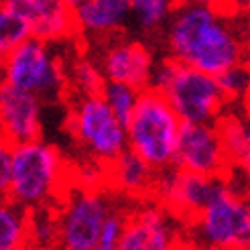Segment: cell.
I'll return each instance as SVG.
<instances>
[{
  "mask_svg": "<svg viewBox=\"0 0 250 250\" xmlns=\"http://www.w3.org/2000/svg\"><path fill=\"white\" fill-rule=\"evenodd\" d=\"M234 17L216 6L179 2L165 27L169 57L218 78L246 59V43Z\"/></svg>",
  "mask_w": 250,
  "mask_h": 250,
  "instance_id": "cell-1",
  "label": "cell"
},
{
  "mask_svg": "<svg viewBox=\"0 0 250 250\" xmlns=\"http://www.w3.org/2000/svg\"><path fill=\"white\" fill-rule=\"evenodd\" d=\"M69 167L57 146L39 141L12 146L10 185L6 197L27 209L43 208L59 195L69 177Z\"/></svg>",
  "mask_w": 250,
  "mask_h": 250,
  "instance_id": "cell-2",
  "label": "cell"
},
{
  "mask_svg": "<svg viewBox=\"0 0 250 250\" xmlns=\"http://www.w3.org/2000/svg\"><path fill=\"white\" fill-rule=\"evenodd\" d=\"M148 87L167 100L181 122H214L226 108L214 76L171 57L155 63Z\"/></svg>",
  "mask_w": 250,
  "mask_h": 250,
  "instance_id": "cell-3",
  "label": "cell"
},
{
  "mask_svg": "<svg viewBox=\"0 0 250 250\" xmlns=\"http://www.w3.org/2000/svg\"><path fill=\"white\" fill-rule=\"evenodd\" d=\"M181 124V118L157 90H141L139 102L130 118L124 122L126 148L151 169L163 171L173 165Z\"/></svg>",
  "mask_w": 250,
  "mask_h": 250,
  "instance_id": "cell-4",
  "label": "cell"
},
{
  "mask_svg": "<svg viewBox=\"0 0 250 250\" xmlns=\"http://www.w3.org/2000/svg\"><path fill=\"white\" fill-rule=\"evenodd\" d=\"M65 67L47 43L29 37L0 63V82L33 94L41 102L59 100L69 92Z\"/></svg>",
  "mask_w": 250,
  "mask_h": 250,
  "instance_id": "cell-5",
  "label": "cell"
},
{
  "mask_svg": "<svg viewBox=\"0 0 250 250\" xmlns=\"http://www.w3.org/2000/svg\"><path fill=\"white\" fill-rule=\"evenodd\" d=\"M67 128L76 143L98 165L108 167L126 151V128L102 96H78L67 114Z\"/></svg>",
  "mask_w": 250,
  "mask_h": 250,
  "instance_id": "cell-6",
  "label": "cell"
},
{
  "mask_svg": "<svg viewBox=\"0 0 250 250\" xmlns=\"http://www.w3.org/2000/svg\"><path fill=\"white\" fill-rule=\"evenodd\" d=\"M197 228L202 230L211 246L228 250H246L250 236V211L248 204L240 193H236L226 181L214 197L206 204L195 218Z\"/></svg>",
  "mask_w": 250,
  "mask_h": 250,
  "instance_id": "cell-7",
  "label": "cell"
},
{
  "mask_svg": "<svg viewBox=\"0 0 250 250\" xmlns=\"http://www.w3.org/2000/svg\"><path fill=\"white\" fill-rule=\"evenodd\" d=\"M110 209V199L100 189L80 187L76 193L65 199V208L57 216L59 248L92 250Z\"/></svg>",
  "mask_w": 250,
  "mask_h": 250,
  "instance_id": "cell-8",
  "label": "cell"
},
{
  "mask_svg": "<svg viewBox=\"0 0 250 250\" xmlns=\"http://www.w3.org/2000/svg\"><path fill=\"white\" fill-rule=\"evenodd\" d=\"M226 181L224 177H206L171 165L157 171L153 195L173 216L193 224L199 211Z\"/></svg>",
  "mask_w": 250,
  "mask_h": 250,
  "instance_id": "cell-9",
  "label": "cell"
},
{
  "mask_svg": "<svg viewBox=\"0 0 250 250\" xmlns=\"http://www.w3.org/2000/svg\"><path fill=\"white\" fill-rule=\"evenodd\" d=\"M173 165L206 177H230V165L224 155L214 122L181 124Z\"/></svg>",
  "mask_w": 250,
  "mask_h": 250,
  "instance_id": "cell-10",
  "label": "cell"
},
{
  "mask_svg": "<svg viewBox=\"0 0 250 250\" xmlns=\"http://www.w3.org/2000/svg\"><path fill=\"white\" fill-rule=\"evenodd\" d=\"M94 61L106 82L126 83L136 90H146L151 85L157 63L153 51L143 41L122 37H110L100 57Z\"/></svg>",
  "mask_w": 250,
  "mask_h": 250,
  "instance_id": "cell-11",
  "label": "cell"
},
{
  "mask_svg": "<svg viewBox=\"0 0 250 250\" xmlns=\"http://www.w3.org/2000/svg\"><path fill=\"white\" fill-rule=\"evenodd\" d=\"M43 134V102L37 96L0 82V136L15 145L39 141Z\"/></svg>",
  "mask_w": 250,
  "mask_h": 250,
  "instance_id": "cell-12",
  "label": "cell"
},
{
  "mask_svg": "<svg viewBox=\"0 0 250 250\" xmlns=\"http://www.w3.org/2000/svg\"><path fill=\"white\" fill-rule=\"evenodd\" d=\"M0 4L29 24L31 37L47 45L71 39L76 33L73 10L61 0H0Z\"/></svg>",
  "mask_w": 250,
  "mask_h": 250,
  "instance_id": "cell-13",
  "label": "cell"
},
{
  "mask_svg": "<svg viewBox=\"0 0 250 250\" xmlns=\"http://www.w3.org/2000/svg\"><path fill=\"white\" fill-rule=\"evenodd\" d=\"M179 240L165 209L143 208L126 214L118 250H179Z\"/></svg>",
  "mask_w": 250,
  "mask_h": 250,
  "instance_id": "cell-14",
  "label": "cell"
},
{
  "mask_svg": "<svg viewBox=\"0 0 250 250\" xmlns=\"http://www.w3.org/2000/svg\"><path fill=\"white\" fill-rule=\"evenodd\" d=\"M130 21V0H85L73 8L76 33L96 39L116 37Z\"/></svg>",
  "mask_w": 250,
  "mask_h": 250,
  "instance_id": "cell-15",
  "label": "cell"
},
{
  "mask_svg": "<svg viewBox=\"0 0 250 250\" xmlns=\"http://www.w3.org/2000/svg\"><path fill=\"white\" fill-rule=\"evenodd\" d=\"M155 177L157 171L128 148L106 167V181H110V185H114L118 191L132 197L153 195Z\"/></svg>",
  "mask_w": 250,
  "mask_h": 250,
  "instance_id": "cell-16",
  "label": "cell"
},
{
  "mask_svg": "<svg viewBox=\"0 0 250 250\" xmlns=\"http://www.w3.org/2000/svg\"><path fill=\"white\" fill-rule=\"evenodd\" d=\"M214 126L218 130L220 143L224 148V155L230 169H248L250 161V136H248V122L244 116L236 112H222L214 120Z\"/></svg>",
  "mask_w": 250,
  "mask_h": 250,
  "instance_id": "cell-17",
  "label": "cell"
},
{
  "mask_svg": "<svg viewBox=\"0 0 250 250\" xmlns=\"http://www.w3.org/2000/svg\"><path fill=\"white\" fill-rule=\"evenodd\" d=\"M29 236V209L0 197V250H24Z\"/></svg>",
  "mask_w": 250,
  "mask_h": 250,
  "instance_id": "cell-18",
  "label": "cell"
},
{
  "mask_svg": "<svg viewBox=\"0 0 250 250\" xmlns=\"http://www.w3.org/2000/svg\"><path fill=\"white\" fill-rule=\"evenodd\" d=\"M179 0H130V21L145 35L165 31Z\"/></svg>",
  "mask_w": 250,
  "mask_h": 250,
  "instance_id": "cell-19",
  "label": "cell"
},
{
  "mask_svg": "<svg viewBox=\"0 0 250 250\" xmlns=\"http://www.w3.org/2000/svg\"><path fill=\"white\" fill-rule=\"evenodd\" d=\"M67 69V85L69 90H73L78 96H98L102 92L104 85V76L100 67L96 65V61L90 57H76L69 63Z\"/></svg>",
  "mask_w": 250,
  "mask_h": 250,
  "instance_id": "cell-20",
  "label": "cell"
},
{
  "mask_svg": "<svg viewBox=\"0 0 250 250\" xmlns=\"http://www.w3.org/2000/svg\"><path fill=\"white\" fill-rule=\"evenodd\" d=\"M31 37L29 24L19 15L0 4V63Z\"/></svg>",
  "mask_w": 250,
  "mask_h": 250,
  "instance_id": "cell-21",
  "label": "cell"
},
{
  "mask_svg": "<svg viewBox=\"0 0 250 250\" xmlns=\"http://www.w3.org/2000/svg\"><path fill=\"white\" fill-rule=\"evenodd\" d=\"M139 94L141 90L130 87L126 83H118V82H104L102 92H100V96L104 98V102L112 110V114L120 122H126L130 118L136 102H139Z\"/></svg>",
  "mask_w": 250,
  "mask_h": 250,
  "instance_id": "cell-22",
  "label": "cell"
},
{
  "mask_svg": "<svg viewBox=\"0 0 250 250\" xmlns=\"http://www.w3.org/2000/svg\"><path fill=\"white\" fill-rule=\"evenodd\" d=\"M218 82V87L222 92V98L224 102H240V100H244V96L248 94V67L242 63V65H236L228 71L220 73V76L216 78Z\"/></svg>",
  "mask_w": 250,
  "mask_h": 250,
  "instance_id": "cell-23",
  "label": "cell"
},
{
  "mask_svg": "<svg viewBox=\"0 0 250 250\" xmlns=\"http://www.w3.org/2000/svg\"><path fill=\"white\" fill-rule=\"evenodd\" d=\"M124 220H126V214H124V211L110 209L92 250H118L120 234H122V228H124Z\"/></svg>",
  "mask_w": 250,
  "mask_h": 250,
  "instance_id": "cell-24",
  "label": "cell"
},
{
  "mask_svg": "<svg viewBox=\"0 0 250 250\" xmlns=\"http://www.w3.org/2000/svg\"><path fill=\"white\" fill-rule=\"evenodd\" d=\"M10 155L12 145L0 136V197H6L10 185Z\"/></svg>",
  "mask_w": 250,
  "mask_h": 250,
  "instance_id": "cell-25",
  "label": "cell"
},
{
  "mask_svg": "<svg viewBox=\"0 0 250 250\" xmlns=\"http://www.w3.org/2000/svg\"><path fill=\"white\" fill-rule=\"evenodd\" d=\"M248 4H250V0H220L218 10L228 17H244L248 10Z\"/></svg>",
  "mask_w": 250,
  "mask_h": 250,
  "instance_id": "cell-26",
  "label": "cell"
},
{
  "mask_svg": "<svg viewBox=\"0 0 250 250\" xmlns=\"http://www.w3.org/2000/svg\"><path fill=\"white\" fill-rule=\"evenodd\" d=\"M179 2H189V4H206V6H220V0H179Z\"/></svg>",
  "mask_w": 250,
  "mask_h": 250,
  "instance_id": "cell-27",
  "label": "cell"
},
{
  "mask_svg": "<svg viewBox=\"0 0 250 250\" xmlns=\"http://www.w3.org/2000/svg\"><path fill=\"white\" fill-rule=\"evenodd\" d=\"M61 2H65V4H67V6L71 8V10H73V8H78L80 4H83L85 0H61Z\"/></svg>",
  "mask_w": 250,
  "mask_h": 250,
  "instance_id": "cell-28",
  "label": "cell"
},
{
  "mask_svg": "<svg viewBox=\"0 0 250 250\" xmlns=\"http://www.w3.org/2000/svg\"><path fill=\"white\" fill-rule=\"evenodd\" d=\"M204 250H228V248H220V246H209V248H204Z\"/></svg>",
  "mask_w": 250,
  "mask_h": 250,
  "instance_id": "cell-29",
  "label": "cell"
}]
</instances>
